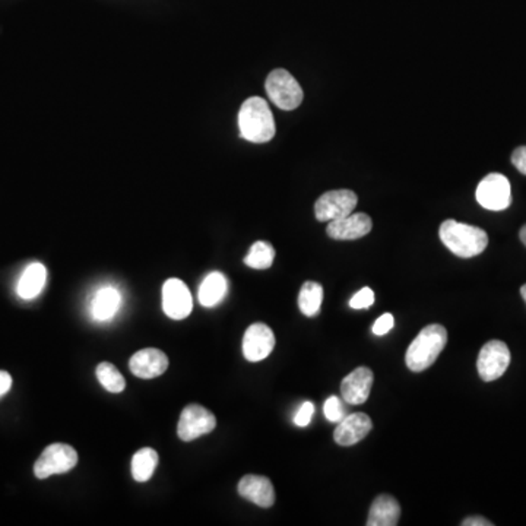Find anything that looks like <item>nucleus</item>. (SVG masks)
I'll use <instances>...</instances> for the list:
<instances>
[{"mask_svg":"<svg viewBox=\"0 0 526 526\" xmlns=\"http://www.w3.org/2000/svg\"><path fill=\"white\" fill-rule=\"evenodd\" d=\"M240 136L249 143H265L275 136L273 115L261 97H250L242 104L238 112Z\"/></svg>","mask_w":526,"mask_h":526,"instance_id":"obj_1","label":"nucleus"},{"mask_svg":"<svg viewBox=\"0 0 526 526\" xmlns=\"http://www.w3.org/2000/svg\"><path fill=\"white\" fill-rule=\"evenodd\" d=\"M438 235L448 249L459 258L469 259L483 254L488 246V235L483 228L448 219L440 226Z\"/></svg>","mask_w":526,"mask_h":526,"instance_id":"obj_2","label":"nucleus"},{"mask_svg":"<svg viewBox=\"0 0 526 526\" xmlns=\"http://www.w3.org/2000/svg\"><path fill=\"white\" fill-rule=\"evenodd\" d=\"M448 344V330L442 325H429L415 337L408 346L405 363L411 372L420 373L429 369L438 360Z\"/></svg>","mask_w":526,"mask_h":526,"instance_id":"obj_3","label":"nucleus"},{"mask_svg":"<svg viewBox=\"0 0 526 526\" xmlns=\"http://www.w3.org/2000/svg\"><path fill=\"white\" fill-rule=\"evenodd\" d=\"M266 93L278 108L290 112L296 110L303 101V89L289 70L275 69L266 79Z\"/></svg>","mask_w":526,"mask_h":526,"instance_id":"obj_4","label":"nucleus"},{"mask_svg":"<svg viewBox=\"0 0 526 526\" xmlns=\"http://www.w3.org/2000/svg\"><path fill=\"white\" fill-rule=\"evenodd\" d=\"M78 464L77 450L72 446L54 443L42 450V457L34 465V474L40 480L49 476L65 474Z\"/></svg>","mask_w":526,"mask_h":526,"instance_id":"obj_5","label":"nucleus"},{"mask_svg":"<svg viewBox=\"0 0 526 526\" xmlns=\"http://www.w3.org/2000/svg\"><path fill=\"white\" fill-rule=\"evenodd\" d=\"M475 197L488 211H504L512 204L511 183L503 174H488L476 188Z\"/></svg>","mask_w":526,"mask_h":526,"instance_id":"obj_6","label":"nucleus"},{"mask_svg":"<svg viewBox=\"0 0 526 526\" xmlns=\"http://www.w3.org/2000/svg\"><path fill=\"white\" fill-rule=\"evenodd\" d=\"M357 195L348 189L330 190L323 193L319 199L316 200L315 216L322 223H330L335 219L353 214L357 207Z\"/></svg>","mask_w":526,"mask_h":526,"instance_id":"obj_7","label":"nucleus"},{"mask_svg":"<svg viewBox=\"0 0 526 526\" xmlns=\"http://www.w3.org/2000/svg\"><path fill=\"white\" fill-rule=\"evenodd\" d=\"M511 365V351L506 344L497 339L487 342L476 360V369L478 374L484 382L497 381L503 376L507 367Z\"/></svg>","mask_w":526,"mask_h":526,"instance_id":"obj_8","label":"nucleus"},{"mask_svg":"<svg viewBox=\"0 0 526 526\" xmlns=\"http://www.w3.org/2000/svg\"><path fill=\"white\" fill-rule=\"evenodd\" d=\"M216 426V415L199 403H190L181 411L177 434L183 442H192L195 438L214 431Z\"/></svg>","mask_w":526,"mask_h":526,"instance_id":"obj_9","label":"nucleus"},{"mask_svg":"<svg viewBox=\"0 0 526 526\" xmlns=\"http://www.w3.org/2000/svg\"><path fill=\"white\" fill-rule=\"evenodd\" d=\"M193 300L185 282L170 278L162 285V310L170 319H186L192 313Z\"/></svg>","mask_w":526,"mask_h":526,"instance_id":"obj_10","label":"nucleus"},{"mask_svg":"<svg viewBox=\"0 0 526 526\" xmlns=\"http://www.w3.org/2000/svg\"><path fill=\"white\" fill-rule=\"evenodd\" d=\"M275 346V335L265 323H254L247 328L243 337V354L249 362L265 360Z\"/></svg>","mask_w":526,"mask_h":526,"instance_id":"obj_11","label":"nucleus"},{"mask_svg":"<svg viewBox=\"0 0 526 526\" xmlns=\"http://www.w3.org/2000/svg\"><path fill=\"white\" fill-rule=\"evenodd\" d=\"M373 228V221L365 212L350 214L344 218L335 219L328 224L327 233L334 240H357L369 235Z\"/></svg>","mask_w":526,"mask_h":526,"instance_id":"obj_12","label":"nucleus"},{"mask_svg":"<svg viewBox=\"0 0 526 526\" xmlns=\"http://www.w3.org/2000/svg\"><path fill=\"white\" fill-rule=\"evenodd\" d=\"M374 374L369 367H357L341 383L342 400L351 405H362L369 400Z\"/></svg>","mask_w":526,"mask_h":526,"instance_id":"obj_13","label":"nucleus"},{"mask_svg":"<svg viewBox=\"0 0 526 526\" xmlns=\"http://www.w3.org/2000/svg\"><path fill=\"white\" fill-rule=\"evenodd\" d=\"M372 429L373 423L369 415L365 412H354L339 421L338 427L334 431L335 442L339 446L357 445L363 438H367Z\"/></svg>","mask_w":526,"mask_h":526,"instance_id":"obj_14","label":"nucleus"},{"mask_svg":"<svg viewBox=\"0 0 526 526\" xmlns=\"http://www.w3.org/2000/svg\"><path fill=\"white\" fill-rule=\"evenodd\" d=\"M129 367L134 376L139 379H154L161 376L169 367V358L157 348H145L134 354L129 362Z\"/></svg>","mask_w":526,"mask_h":526,"instance_id":"obj_15","label":"nucleus"},{"mask_svg":"<svg viewBox=\"0 0 526 526\" xmlns=\"http://www.w3.org/2000/svg\"><path fill=\"white\" fill-rule=\"evenodd\" d=\"M238 494L242 495L243 499L249 500L263 509H268L275 503V490H273L272 483L266 476H243L238 483Z\"/></svg>","mask_w":526,"mask_h":526,"instance_id":"obj_16","label":"nucleus"},{"mask_svg":"<svg viewBox=\"0 0 526 526\" xmlns=\"http://www.w3.org/2000/svg\"><path fill=\"white\" fill-rule=\"evenodd\" d=\"M401 506L395 497L377 495L372 503L367 526H396L400 523Z\"/></svg>","mask_w":526,"mask_h":526,"instance_id":"obj_17","label":"nucleus"},{"mask_svg":"<svg viewBox=\"0 0 526 526\" xmlns=\"http://www.w3.org/2000/svg\"><path fill=\"white\" fill-rule=\"evenodd\" d=\"M47 281L46 266L34 262L32 265H28L21 275L20 282L16 287L18 296L23 300H32L39 296L40 292L44 289Z\"/></svg>","mask_w":526,"mask_h":526,"instance_id":"obj_18","label":"nucleus"},{"mask_svg":"<svg viewBox=\"0 0 526 526\" xmlns=\"http://www.w3.org/2000/svg\"><path fill=\"white\" fill-rule=\"evenodd\" d=\"M227 280L223 273H209L200 284L199 294H198L199 303L204 308H216L217 304L221 303L227 294Z\"/></svg>","mask_w":526,"mask_h":526,"instance_id":"obj_19","label":"nucleus"},{"mask_svg":"<svg viewBox=\"0 0 526 526\" xmlns=\"http://www.w3.org/2000/svg\"><path fill=\"white\" fill-rule=\"evenodd\" d=\"M120 292L113 287H106L97 292L96 299H94L93 308L91 313L93 318L98 322H107L112 319L113 316L117 313L120 308Z\"/></svg>","mask_w":526,"mask_h":526,"instance_id":"obj_20","label":"nucleus"},{"mask_svg":"<svg viewBox=\"0 0 526 526\" xmlns=\"http://www.w3.org/2000/svg\"><path fill=\"white\" fill-rule=\"evenodd\" d=\"M322 301V285H320L319 282H313V281L304 282L299 294L300 311H301L304 316H308V318H315V316H318L320 313Z\"/></svg>","mask_w":526,"mask_h":526,"instance_id":"obj_21","label":"nucleus"},{"mask_svg":"<svg viewBox=\"0 0 526 526\" xmlns=\"http://www.w3.org/2000/svg\"><path fill=\"white\" fill-rule=\"evenodd\" d=\"M158 465V454L151 448L139 449L132 459V475L138 483H146L151 480Z\"/></svg>","mask_w":526,"mask_h":526,"instance_id":"obj_22","label":"nucleus"},{"mask_svg":"<svg viewBox=\"0 0 526 526\" xmlns=\"http://www.w3.org/2000/svg\"><path fill=\"white\" fill-rule=\"evenodd\" d=\"M275 259V249L268 242H256L250 247L245 263L252 269H268Z\"/></svg>","mask_w":526,"mask_h":526,"instance_id":"obj_23","label":"nucleus"},{"mask_svg":"<svg viewBox=\"0 0 526 526\" xmlns=\"http://www.w3.org/2000/svg\"><path fill=\"white\" fill-rule=\"evenodd\" d=\"M96 373L101 386L107 389L108 392L120 393L126 388V382L122 373L110 363H101L97 365Z\"/></svg>","mask_w":526,"mask_h":526,"instance_id":"obj_24","label":"nucleus"},{"mask_svg":"<svg viewBox=\"0 0 526 526\" xmlns=\"http://www.w3.org/2000/svg\"><path fill=\"white\" fill-rule=\"evenodd\" d=\"M325 417L330 423H339L346 415H344V407H342L341 400L338 396H330L325 402Z\"/></svg>","mask_w":526,"mask_h":526,"instance_id":"obj_25","label":"nucleus"},{"mask_svg":"<svg viewBox=\"0 0 526 526\" xmlns=\"http://www.w3.org/2000/svg\"><path fill=\"white\" fill-rule=\"evenodd\" d=\"M373 303H374V291L369 287H365V289L355 292L353 299L350 300V306L355 310L372 308Z\"/></svg>","mask_w":526,"mask_h":526,"instance_id":"obj_26","label":"nucleus"},{"mask_svg":"<svg viewBox=\"0 0 526 526\" xmlns=\"http://www.w3.org/2000/svg\"><path fill=\"white\" fill-rule=\"evenodd\" d=\"M313 414H315V405L311 402H304L294 417V424L297 427H308L313 419Z\"/></svg>","mask_w":526,"mask_h":526,"instance_id":"obj_27","label":"nucleus"},{"mask_svg":"<svg viewBox=\"0 0 526 526\" xmlns=\"http://www.w3.org/2000/svg\"><path fill=\"white\" fill-rule=\"evenodd\" d=\"M393 327H395L393 316L391 313H384L373 325V334L382 337V335L388 334L389 330L392 329Z\"/></svg>","mask_w":526,"mask_h":526,"instance_id":"obj_28","label":"nucleus"},{"mask_svg":"<svg viewBox=\"0 0 526 526\" xmlns=\"http://www.w3.org/2000/svg\"><path fill=\"white\" fill-rule=\"evenodd\" d=\"M512 164L515 165L519 173L526 176V146H519L512 154Z\"/></svg>","mask_w":526,"mask_h":526,"instance_id":"obj_29","label":"nucleus"},{"mask_svg":"<svg viewBox=\"0 0 526 526\" xmlns=\"http://www.w3.org/2000/svg\"><path fill=\"white\" fill-rule=\"evenodd\" d=\"M12 386V377L8 372H4L0 370V396H4L5 393L9 392V389Z\"/></svg>","mask_w":526,"mask_h":526,"instance_id":"obj_30","label":"nucleus"},{"mask_svg":"<svg viewBox=\"0 0 526 526\" xmlns=\"http://www.w3.org/2000/svg\"><path fill=\"white\" fill-rule=\"evenodd\" d=\"M462 526H493V523L483 516H471L465 519Z\"/></svg>","mask_w":526,"mask_h":526,"instance_id":"obj_31","label":"nucleus"},{"mask_svg":"<svg viewBox=\"0 0 526 526\" xmlns=\"http://www.w3.org/2000/svg\"><path fill=\"white\" fill-rule=\"evenodd\" d=\"M519 238H521V242L526 246V224L521 228V231H519Z\"/></svg>","mask_w":526,"mask_h":526,"instance_id":"obj_32","label":"nucleus"},{"mask_svg":"<svg viewBox=\"0 0 526 526\" xmlns=\"http://www.w3.org/2000/svg\"><path fill=\"white\" fill-rule=\"evenodd\" d=\"M521 296H522L523 301L526 303V284H523L522 287H521Z\"/></svg>","mask_w":526,"mask_h":526,"instance_id":"obj_33","label":"nucleus"}]
</instances>
